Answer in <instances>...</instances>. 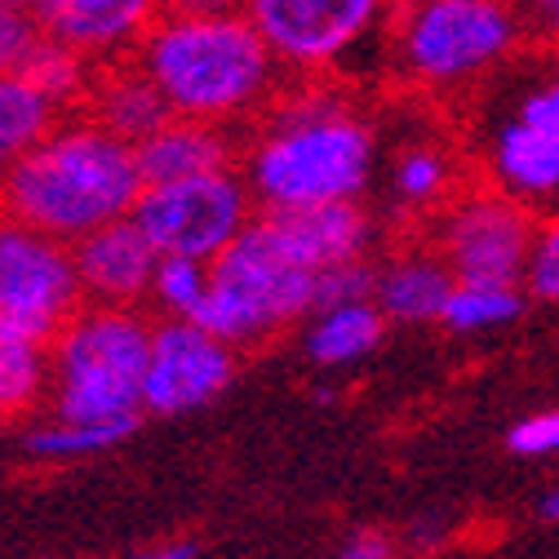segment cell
Instances as JSON below:
<instances>
[{"label":"cell","mask_w":559,"mask_h":559,"mask_svg":"<svg viewBox=\"0 0 559 559\" xmlns=\"http://www.w3.org/2000/svg\"><path fill=\"white\" fill-rule=\"evenodd\" d=\"M253 120L245 187L258 214L360 200L373 169V133L333 90H324L320 72H298L294 85L280 81Z\"/></svg>","instance_id":"1"},{"label":"cell","mask_w":559,"mask_h":559,"mask_svg":"<svg viewBox=\"0 0 559 559\" xmlns=\"http://www.w3.org/2000/svg\"><path fill=\"white\" fill-rule=\"evenodd\" d=\"M143 187L138 156L124 138L85 116H67L0 178V209L76 245L94 227L133 214Z\"/></svg>","instance_id":"2"},{"label":"cell","mask_w":559,"mask_h":559,"mask_svg":"<svg viewBox=\"0 0 559 559\" xmlns=\"http://www.w3.org/2000/svg\"><path fill=\"white\" fill-rule=\"evenodd\" d=\"M133 53L174 116L236 124L258 116L280 85L275 53L245 14L152 23L133 40Z\"/></svg>","instance_id":"3"},{"label":"cell","mask_w":559,"mask_h":559,"mask_svg":"<svg viewBox=\"0 0 559 559\" xmlns=\"http://www.w3.org/2000/svg\"><path fill=\"white\" fill-rule=\"evenodd\" d=\"M152 324L138 307L81 302L53 333V417L72 423H143V373Z\"/></svg>","instance_id":"4"},{"label":"cell","mask_w":559,"mask_h":559,"mask_svg":"<svg viewBox=\"0 0 559 559\" xmlns=\"http://www.w3.org/2000/svg\"><path fill=\"white\" fill-rule=\"evenodd\" d=\"M316 275L320 271L298 262L271 223L253 214V223L209 262V289L191 320L214 329L236 352H249L316 311Z\"/></svg>","instance_id":"5"},{"label":"cell","mask_w":559,"mask_h":559,"mask_svg":"<svg viewBox=\"0 0 559 559\" xmlns=\"http://www.w3.org/2000/svg\"><path fill=\"white\" fill-rule=\"evenodd\" d=\"M524 19L515 0H395L391 36L423 85H457L498 62Z\"/></svg>","instance_id":"6"},{"label":"cell","mask_w":559,"mask_h":559,"mask_svg":"<svg viewBox=\"0 0 559 559\" xmlns=\"http://www.w3.org/2000/svg\"><path fill=\"white\" fill-rule=\"evenodd\" d=\"M133 218L160 253L214 262L253 223V195L231 169H218L182 182L143 187Z\"/></svg>","instance_id":"7"},{"label":"cell","mask_w":559,"mask_h":559,"mask_svg":"<svg viewBox=\"0 0 559 559\" xmlns=\"http://www.w3.org/2000/svg\"><path fill=\"white\" fill-rule=\"evenodd\" d=\"M537 223L507 187H462L436 214V253L457 280H507L520 285Z\"/></svg>","instance_id":"8"},{"label":"cell","mask_w":559,"mask_h":559,"mask_svg":"<svg viewBox=\"0 0 559 559\" xmlns=\"http://www.w3.org/2000/svg\"><path fill=\"white\" fill-rule=\"evenodd\" d=\"M81 302L72 245L0 209V320L53 337Z\"/></svg>","instance_id":"9"},{"label":"cell","mask_w":559,"mask_h":559,"mask_svg":"<svg viewBox=\"0 0 559 559\" xmlns=\"http://www.w3.org/2000/svg\"><path fill=\"white\" fill-rule=\"evenodd\" d=\"M236 346L223 342L200 320L165 316L152 324V352L143 373V413L152 417H182L214 404L236 382Z\"/></svg>","instance_id":"10"},{"label":"cell","mask_w":559,"mask_h":559,"mask_svg":"<svg viewBox=\"0 0 559 559\" xmlns=\"http://www.w3.org/2000/svg\"><path fill=\"white\" fill-rule=\"evenodd\" d=\"M382 0H249V23L266 36L271 53L294 72H324L352 45Z\"/></svg>","instance_id":"11"},{"label":"cell","mask_w":559,"mask_h":559,"mask_svg":"<svg viewBox=\"0 0 559 559\" xmlns=\"http://www.w3.org/2000/svg\"><path fill=\"white\" fill-rule=\"evenodd\" d=\"M72 262H76L85 302L138 307L152 298L160 249L147 240V231L138 227L133 214H124V218H111V223L94 227L90 236H81L72 245Z\"/></svg>","instance_id":"12"},{"label":"cell","mask_w":559,"mask_h":559,"mask_svg":"<svg viewBox=\"0 0 559 559\" xmlns=\"http://www.w3.org/2000/svg\"><path fill=\"white\" fill-rule=\"evenodd\" d=\"M76 116L94 120L98 129L124 138L129 147H138L147 133H156L174 107L160 94V85L147 76V67L138 62L133 45L111 49L90 58V72H85V98L76 107Z\"/></svg>","instance_id":"13"},{"label":"cell","mask_w":559,"mask_h":559,"mask_svg":"<svg viewBox=\"0 0 559 559\" xmlns=\"http://www.w3.org/2000/svg\"><path fill=\"white\" fill-rule=\"evenodd\" d=\"M271 223V231L280 236L298 262H307L311 271L337 266L365 258L373 223L360 209V200H329V204H307V209H271L262 214Z\"/></svg>","instance_id":"14"},{"label":"cell","mask_w":559,"mask_h":559,"mask_svg":"<svg viewBox=\"0 0 559 559\" xmlns=\"http://www.w3.org/2000/svg\"><path fill=\"white\" fill-rule=\"evenodd\" d=\"M138 174L147 187L156 182H182L200 174H218L240 160V143L231 138V124L195 120V116H169L156 133H147L133 147Z\"/></svg>","instance_id":"15"},{"label":"cell","mask_w":559,"mask_h":559,"mask_svg":"<svg viewBox=\"0 0 559 559\" xmlns=\"http://www.w3.org/2000/svg\"><path fill=\"white\" fill-rule=\"evenodd\" d=\"M156 23V0H40L36 27L85 58L124 49Z\"/></svg>","instance_id":"16"},{"label":"cell","mask_w":559,"mask_h":559,"mask_svg":"<svg viewBox=\"0 0 559 559\" xmlns=\"http://www.w3.org/2000/svg\"><path fill=\"white\" fill-rule=\"evenodd\" d=\"M453 271L436 249H408L378 266L373 302L391 324H440V311L453 294Z\"/></svg>","instance_id":"17"},{"label":"cell","mask_w":559,"mask_h":559,"mask_svg":"<svg viewBox=\"0 0 559 559\" xmlns=\"http://www.w3.org/2000/svg\"><path fill=\"white\" fill-rule=\"evenodd\" d=\"M386 329H391V320L382 316V307L373 298L316 307L307 316V329H302V352L320 369H346V365L373 356L386 337Z\"/></svg>","instance_id":"18"},{"label":"cell","mask_w":559,"mask_h":559,"mask_svg":"<svg viewBox=\"0 0 559 559\" xmlns=\"http://www.w3.org/2000/svg\"><path fill=\"white\" fill-rule=\"evenodd\" d=\"M53 386V337L0 320V417H23Z\"/></svg>","instance_id":"19"},{"label":"cell","mask_w":559,"mask_h":559,"mask_svg":"<svg viewBox=\"0 0 559 559\" xmlns=\"http://www.w3.org/2000/svg\"><path fill=\"white\" fill-rule=\"evenodd\" d=\"M493 182L520 200H542L559 191V133L515 120L493 147Z\"/></svg>","instance_id":"20"},{"label":"cell","mask_w":559,"mask_h":559,"mask_svg":"<svg viewBox=\"0 0 559 559\" xmlns=\"http://www.w3.org/2000/svg\"><path fill=\"white\" fill-rule=\"evenodd\" d=\"M67 111L19 72H0V178H5L40 138H49Z\"/></svg>","instance_id":"21"},{"label":"cell","mask_w":559,"mask_h":559,"mask_svg":"<svg viewBox=\"0 0 559 559\" xmlns=\"http://www.w3.org/2000/svg\"><path fill=\"white\" fill-rule=\"evenodd\" d=\"M524 316V289L507 280H453V294L440 311L449 333H488Z\"/></svg>","instance_id":"22"},{"label":"cell","mask_w":559,"mask_h":559,"mask_svg":"<svg viewBox=\"0 0 559 559\" xmlns=\"http://www.w3.org/2000/svg\"><path fill=\"white\" fill-rule=\"evenodd\" d=\"M462 191V174L449 152L417 143L395 160V195L408 214H440V209Z\"/></svg>","instance_id":"23"},{"label":"cell","mask_w":559,"mask_h":559,"mask_svg":"<svg viewBox=\"0 0 559 559\" xmlns=\"http://www.w3.org/2000/svg\"><path fill=\"white\" fill-rule=\"evenodd\" d=\"M124 436H133L129 423H72V417L49 413V423L27 431V453L40 462H81L116 449Z\"/></svg>","instance_id":"24"},{"label":"cell","mask_w":559,"mask_h":559,"mask_svg":"<svg viewBox=\"0 0 559 559\" xmlns=\"http://www.w3.org/2000/svg\"><path fill=\"white\" fill-rule=\"evenodd\" d=\"M204 289H209V262L160 253V266H156V280H152L156 311H165L174 320H191L204 302Z\"/></svg>","instance_id":"25"},{"label":"cell","mask_w":559,"mask_h":559,"mask_svg":"<svg viewBox=\"0 0 559 559\" xmlns=\"http://www.w3.org/2000/svg\"><path fill=\"white\" fill-rule=\"evenodd\" d=\"M373 280H378V266H373L369 258H352V262L324 266V271L316 275V307L373 298Z\"/></svg>","instance_id":"26"},{"label":"cell","mask_w":559,"mask_h":559,"mask_svg":"<svg viewBox=\"0 0 559 559\" xmlns=\"http://www.w3.org/2000/svg\"><path fill=\"white\" fill-rule=\"evenodd\" d=\"M524 285L537 302H559V223L537 227L533 253L524 266Z\"/></svg>","instance_id":"27"},{"label":"cell","mask_w":559,"mask_h":559,"mask_svg":"<svg viewBox=\"0 0 559 559\" xmlns=\"http://www.w3.org/2000/svg\"><path fill=\"white\" fill-rule=\"evenodd\" d=\"M507 449L515 457H559V408L528 413L507 431Z\"/></svg>","instance_id":"28"},{"label":"cell","mask_w":559,"mask_h":559,"mask_svg":"<svg viewBox=\"0 0 559 559\" xmlns=\"http://www.w3.org/2000/svg\"><path fill=\"white\" fill-rule=\"evenodd\" d=\"M36 36H40L36 19H27V10H14V5H5V0H0V72H14L19 58H23V49H27Z\"/></svg>","instance_id":"29"},{"label":"cell","mask_w":559,"mask_h":559,"mask_svg":"<svg viewBox=\"0 0 559 559\" xmlns=\"http://www.w3.org/2000/svg\"><path fill=\"white\" fill-rule=\"evenodd\" d=\"M337 559H400V537L386 528H356L337 546Z\"/></svg>","instance_id":"30"},{"label":"cell","mask_w":559,"mask_h":559,"mask_svg":"<svg viewBox=\"0 0 559 559\" xmlns=\"http://www.w3.org/2000/svg\"><path fill=\"white\" fill-rule=\"evenodd\" d=\"M520 14H524V27L542 32L546 45L559 49V0H515Z\"/></svg>","instance_id":"31"},{"label":"cell","mask_w":559,"mask_h":559,"mask_svg":"<svg viewBox=\"0 0 559 559\" xmlns=\"http://www.w3.org/2000/svg\"><path fill=\"white\" fill-rule=\"evenodd\" d=\"M444 546H449V528H444L440 520H417V524H408L404 537H400V550H417V555H436V550H444Z\"/></svg>","instance_id":"32"},{"label":"cell","mask_w":559,"mask_h":559,"mask_svg":"<svg viewBox=\"0 0 559 559\" xmlns=\"http://www.w3.org/2000/svg\"><path fill=\"white\" fill-rule=\"evenodd\" d=\"M520 120H528V124H537V129H550V133H559V81H555L550 90L533 94V98L524 103Z\"/></svg>","instance_id":"33"},{"label":"cell","mask_w":559,"mask_h":559,"mask_svg":"<svg viewBox=\"0 0 559 559\" xmlns=\"http://www.w3.org/2000/svg\"><path fill=\"white\" fill-rule=\"evenodd\" d=\"M200 546L187 542V537H174V542H156V546H143V550H133L124 559H195Z\"/></svg>","instance_id":"34"},{"label":"cell","mask_w":559,"mask_h":559,"mask_svg":"<svg viewBox=\"0 0 559 559\" xmlns=\"http://www.w3.org/2000/svg\"><path fill=\"white\" fill-rule=\"evenodd\" d=\"M533 511H537V520H542V524H559V488H546Z\"/></svg>","instance_id":"35"},{"label":"cell","mask_w":559,"mask_h":559,"mask_svg":"<svg viewBox=\"0 0 559 559\" xmlns=\"http://www.w3.org/2000/svg\"><path fill=\"white\" fill-rule=\"evenodd\" d=\"M5 5H14V10H36L40 0H5Z\"/></svg>","instance_id":"36"}]
</instances>
